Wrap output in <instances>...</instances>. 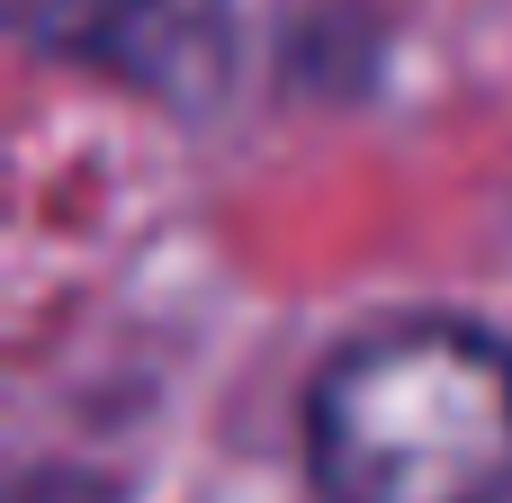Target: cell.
Listing matches in <instances>:
<instances>
[{
  "label": "cell",
  "instance_id": "cell-1",
  "mask_svg": "<svg viewBox=\"0 0 512 503\" xmlns=\"http://www.w3.org/2000/svg\"><path fill=\"white\" fill-rule=\"evenodd\" d=\"M306 468L324 503H504L512 351L477 324H378L306 396Z\"/></svg>",
  "mask_w": 512,
  "mask_h": 503
},
{
  "label": "cell",
  "instance_id": "cell-2",
  "mask_svg": "<svg viewBox=\"0 0 512 503\" xmlns=\"http://www.w3.org/2000/svg\"><path fill=\"white\" fill-rule=\"evenodd\" d=\"M288 0H36L45 45L171 99L225 108L279 45Z\"/></svg>",
  "mask_w": 512,
  "mask_h": 503
}]
</instances>
